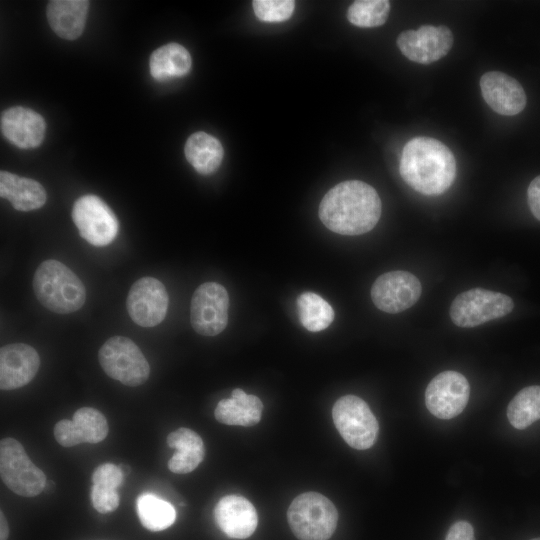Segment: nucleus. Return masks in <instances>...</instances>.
Listing matches in <instances>:
<instances>
[{"label":"nucleus","instance_id":"nucleus-1","mask_svg":"<svg viewBox=\"0 0 540 540\" xmlns=\"http://www.w3.org/2000/svg\"><path fill=\"white\" fill-rule=\"evenodd\" d=\"M381 211L380 197L372 186L363 181L348 180L325 194L318 214L329 230L354 236L372 230L380 219Z\"/></svg>","mask_w":540,"mask_h":540},{"label":"nucleus","instance_id":"nucleus-2","mask_svg":"<svg viewBox=\"0 0 540 540\" xmlns=\"http://www.w3.org/2000/svg\"><path fill=\"white\" fill-rule=\"evenodd\" d=\"M399 172L407 185L425 195H438L452 185L456 177V160L450 149L439 140L416 137L402 151Z\"/></svg>","mask_w":540,"mask_h":540},{"label":"nucleus","instance_id":"nucleus-3","mask_svg":"<svg viewBox=\"0 0 540 540\" xmlns=\"http://www.w3.org/2000/svg\"><path fill=\"white\" fill-rule=\"evenodd\" d=\"M33 288L40 303L59 314L79 310L86 298L82 281L65 264L53 259L38 266Z\"/></svg>","mask_w":540,"mask_h":540},{"label":"nucleus","instance_id":"nucleus-4","mask_svg":"<svg viewBox=\"0 0 540 540\" xmlns=\"http://www.w3.org/2000/svg\"><path fill=\"white\" fill-rule=\"evenodd\" d=\"M287 519L291 531L299 540H328L335 532L338 512L324 495L306 492L292 501Z\"/></svg>","mask_w":540,"mask_h":540},{"label":"nucleus","instance_id":"nucleus-5","mask_svg":"<svg viewBox=\"0 0 540 540\" xmlns=\"http://www.w3.org/2000/svg\"><path fill=\"white\" fill-rule=\"evenodd\" d=\"M332 418L338 432L350 447L365 450L375 444L379 424L368 404L360 397H340L332 408Z\"/></svg>","mask_w":540,"mask_h":540},{"label":"nucleus","instance_id":"nucleus-6","mask_svg":"<svg viewBox=\"0 0 540 540\" xmlns=\"http://www.w3.org/2000/svg\"><path fill=\"white\" fill-rule=\"evenodd\" d=\"M99 363L104 372L127 386H139L149 377V364L139 347L129 338L114 336L100 348Z\"/></svg>","mask_w":540,"mask_h":540},{"label":"nucleus","instance_id":"nucleus-7","mask_svg":"<svg viewBox=\"0 0 540 540\" xmlns=\"http://www.w3.org/2000/svg\"><path fill=\"white\" fill-rule=\"evenodd\" d=\"M513 300L500 292L473 288L456 296L450 306L452 322L459 327L471 328L509 314Z\"/></svg>","mask_w":540,"mask_h":540},{"label":"nucleus","instance_id":"nucleus-8","mask_svg":"<svg viewBox=\"0 0 540 540\" xmlns=\"http://www.w3.org/2000/svg\"><path fill=\"white\" fill-rule=\"evenodd\" d=\"M0 475L10 490L24 497L38 495L46 484L44 472L30 460L21 443L14 438L0 442Z\"/></svg>","mask_w":540,"mask_h":540},{"label":"nucleus","instance_id":"nucleus-9","mask_svg":"<svg viewBox=\"0 0 540 540\" xmlns=\"http://www.w3.org/2000/svg\"><path fill=\"white\" fill-rule=\"evenodd\" d=\"M72 219L80 236L94 246H106L117 236V217L98 196L89 194L78 198L72 209Z\"/></svg>","mask_w":540,"mask_h":540},{"label":"nucleus","instance_id":"nucleus-10","mask_svg":"<svg viewBox=\"0 0 540 540\" xmlns=\"http://www.w3.org/2000/svg\"><path fill=\"white\" fill-rule=\"evenodd\" d=\"M228 311L229 296L225 287L216 282L203 283L191 299V325L201 335H218L227 326Z\"/></svg>","mask_w":540,"mask_h":540},{"label":"nucleus","instance_id":"nucleus-11","mask_svg":"<svg viewBox=\"0 0 540 540\" xmlns=\"http://www.w3.org/2000/svg\"><path fill=\"white\" fill-rule=\"evenodd\" d=\"M470 385L466 377L456 371H444L436 375L425 391L427 409L439 419L458 416L466 407Z\"/></svg>","mask_w":540,"mask_h":540},{"label":"nucleus","instance_id":"nucleus-12","mask_svg":"<svg viewBox=\"0 0 540 540\" xmlns=\"http://www.w3.org/2000/svg\"><path fill=\"white\" fill-rule=\"evenodd\" d=\"M421 292V283L415 275L395 270L384 273L375 280L371 288V298L381 311L396 314L413 306Z\"/></svg>","mask_w":540,"mask_h":540},{"label":"nucleus","instance_id":"nucleus-13","mask_svg":"<svg viewBox=\"0 0 540 540\" xmlns=\"http://www.w3.org/2000/svg\"><path fill=\"white\" fill-rule=\"evenodd\" d=\"M168 303L169 297L163 283L153 277H143L131 286L126 307L137 325L153 327L165 318Z\"/></svg>","mask_w":540,"mask_h":540},{"label":"nucleus","instance_id":"nucleus-14","mask_svg":"<svg viewBox=\"0 0 540 540\" xmlns=\"http://www.w3.org/2000/svg\"><path fill=\"white\" fill-rule=\"evenodd\" d=\"M453 41V34L446 26L426 25L400 33L397 46L409 60L430 64L447 55Z\"/></svg>","mask_w":540,"mask_h":540},{"label":"nucleus","instance_id":"nucleus-15","mask_svg":"<svg viewBox=\"0 0 540 540\" xmlns=\"http://www.w3.org/2000/svg\"><path fill=\"white\" fill-rule=\"evenodd\" d=\"M480 89L485 102L500 115H516L526 106L527 97L521 84L503 72L483 74Z\"/></svg>","mask_w":540,"mask_h":540},{"label":"nucleus","instance_id":"nucleus-16","mask_svg":"<svg viewBox=\"0 0 540 540\" xmlns=\"http://www.w3.org/2000/svg\"><path fill=\"white\" fill-rule=\"evenodd\" d=\"M108 423L104 415L91 407L78 409L73 419L61 420L54 426L56 441L63 447H72L80 443H98L108 434Z\"/></svg>","mask_w":540,"mask_h":540},{"label":"nucleus","instance_id":"nucleus-17","mask_svg":"<svg viewBox=\"0 0 540 540\" xmlns=\"http://www.w3.org/2000/svg\"><path fill=\"white\" fill-rule=\"evenodd\" d=\"M40 366L37 351L24 343H12L0 350V388L13 390L25 386Z\"/></svg>","mask_w":540,"mask_h":540},{"label":"nucleus","instance_id":"nucleus-18","mask_svg":"<svg viewBox=\"0 0 540 540\" xmlns=\"http://www.w3.org/2000/svg\"><path fill=\"white\" fill-rule=\"evenodd\" d=\"M1 132L13 145L22 149L39 146L45 136L43 117L30 108L15 106L2 112Z\"/></svg>","mask_w":540,"mask_h":540},{"label":"nucleus","instance_id":"nucleus-19","mask_svg":"<svg viewBox=\"0 0 540 540\" xmlns=\"http://www.w3.org/2000/svg\"><path fill=\"white\" fill-rule=\"evenodd\" d=\"M214 518L220 530L235 539L250 537L258 524L255 507L239 495L222 497L215 506Z\"/></svg>","mask_w":540,"mask_h":540},{"label":"nucleus","instance_id":"nucleus-20","mask_svg":"<svg viewBox=\"0 0 540 540\" xmlns=\"http://www.w3.org/2000/svg\"><path fill=\"white\" fill-rule=\"evenodd\" d=\"M86 0H53L47 5V19L61 38L77 39L83 32L89 9Z\"/></svg>","mask_w":540,"mask_h":540},{"label":"nucleus","instance_id":"nucleus-21","mask_svg":"<svg viewBox=\"0 0 540 540\" xmlns=\"http://www.w3.org/2000/svg\"><path fill=\"white\" fill-rule=\"evenodd\" d=\"M262 410L263 404L257 396L237 388L230 398L218 402L214 415L222 424L250 427L259 423Z\"/></svg>","mask_w":540,"mask_h":540},{"label":"nucleus","instance_id":"nucleus-22","mask_svg":"<svg viewBox=\"0 0 540 540\" xmlns=\"http://www.w3.org/2000/svg\"><path fill=\"white\" fill-rule=\"evenodd\" d=\"M0 195L18 211L36 210L46 202L45 189L39 182L7 171L0 172Z\"/></svg>","mask_w":540,"mask_h":540},{"label":"nucleus","instance_id":"nucleus-23","mask_svg":"<svg viewBox=\"0 0 540 540\" xmlns=\"http://www.w3.org/2000/svg\"><path fill=\"white\" fill-rule=\"evenodd\" d=\"M167 444L176 450L168 461V468L173 473H190L204 459L205 450L203 440L191 429L179 428L171 432L167 436Z\"/></svg>","mask_w":540,"mask_h":540},{"label":"nucleus","instance_id":"nucleus-24","mask_svg":"<svg viewBox=\"0 0 540 540\" xmlns=\"http://www.w3.org/2000/svg\"><path fill=\"white\" fill-rule=\"evenodd\" d=\"M187 161L202 175L215 172L223 159L224 150L218 139L206 132H195L184 148Z\"/></svg>","mask_w":540,"mask_h":540},{"label":"nucleus","instance_id":"nucleus-25","mask_svg":"<svg viewBox=\"0 0 540 540\" xmlns=\"http://www.w3.org/2000/svg\"><path fill=\"white\" fill-rule=\"evenodd\" d=\"M191 64L190 53L185 47L177 43H169L151 54L149 68L155 80L167 81L188 74Z\"/></svg>","mask_w":540,"mask_h":540},{"label":"nucleus","instance_id":"nucleus-26","mask_svg":"<svg viewBox=\"0 0 540 540\" xmlns=\"http://www.w3.org/2000/svg\"><path fill=\"white\" fill-rule=\"evenodd\" d=\"M136 506L139 520L147 530L162 531L175 522L176 512L172 504L153 493L139 495Z\"/></svg>","mask_w":540,"mask_h":540},{"label":"nucleus","instance_id":"nucleus-27","mask_svg":"<svg viewBox=\"0 0 540 540\" xmlns=\"http://www.w3.org/2000/svg\"><path fill=\"white\" fill-rule=\"evenodd\" d=\"M297 308L301 324L311 332H319L334 320V310L320 295L304 292L297 298Z\"/></svg>","mask_w":540,"mask_h":540},{"label":"nucleus","instance_id":"nucleus-28","mask_svg":"<svg viewBox=\"0 0 540 540\" xmlns=\"http://www.w3.org/2000/svg\"><path fill=\"white\" fill-rule=\"evenodd\" d=\"M510 424L523 430L540 419V386L532 385L520 390L507 407Z\"/></svg>","mask_w":540,"mask_h":540},{"label":"nucleus","instance_id":"nucleus-29","mask_svg":"<svg viewBox=\"0 0 540 540\" xmlns=\"http://www.w3.org/2000/svg\"><path fill=\"white\" fill-rule=\"evenodd\" d=\"M390 12L387 0H358L348 8L347 18L355 26L372 28L383 25Z\"/></svg>","mask_w":540,"mask_h":540},{"label":"nucleus","instance_id":"nucleus-30","mask_svg":"<svg viewBox=\"0 0 540 540\" xmlns=\"http://www.w3.org/2000/svg\"><path fill=\"white\" fill-rule=\"evenodd\" d=\"M252 7L259 20L282 22L292 16L295 2L292 0H254Z\"/></svg>","mask_w":540,"mask_h":540},{"label":"nucleus","instance_id":"nucleus-31","mask_svg":"<svg viewBox=\"0 0 540 540\" xmlns=\"http://www.w3.org/2000/svg\"><path fill=\"white\" fill-rule=\"evenodd\" d=\"M124 478V473L119 466L112 463H104L98 466L92 474V485L117 490Z\"/></svg>","mask_w":540,"mask_h":540},{"label":"nucleus","instance_id":"nucleus-32","mask_svg":"<svg viewBox=\"0 0 540 540\" xmlns=\"http://www.w3.org/2000/svg\"><path fill=\"white\" fill-rule=\"evenodd\" d=\"M91 502L93 507L100 513L112 512L119 506L117 490L92 485Z\"/></svg>","mask_w":540,"mask_h":540},{"label":"nucleus","instance_id":"nucleus-33","mask_svg":"<svg viewBox=\"0 0 540 540\" xmlns=\"http://www.w3.org/2000/svg\"><path fill=\"white\" fill-rule=\"evenodd\" d=\"M445 540H475L472 525L463 520L455 522L448 530Z\"/></svg>","mask_w":540,"mask_h":540},{"label":"nucleus","instance_id":"nucleus-34","mask_svg":"<svg viewBox=\"0 0 540 540\" xmlns=\"http://www.w3.org/2000/svg\"><path fill=\"white\" fill-rule=\"evenodd\" d=\"M527 201L533 216L540 221V175L535 177L529 184Z\"/></svg>","mask_w":540,"mask_h":540},{"label":"nucleus","instance_id":"nucleus-35","mask_svg":"<svg viewBox=\"0 0 540 540\" xmlns=\"http://www.w3.org/2000/svg\"><path fill=\"white\" fill-rule=\"evenodd\" d=\"M0 523V540H7L9 536V526L2 511L0 512Z\"/></svg>","mask_w":540,"mask_h":540},{"label":"nucleus","instance_id":"nucleus-36","mask_svg":"<svg viewBox=\"0 0 540 540\" xmlns=\"http://www.w3.org/2000/svg\"><path fill=\"white\" fill-rule=\"evenodd\" d=\"M531 540H540V537H538V538H533V539H531Z\"/></svg>","mask_w":540,"mask_h":540}]
</instances>
